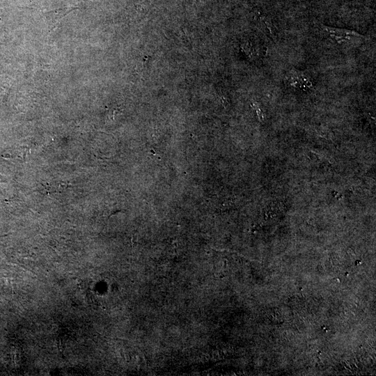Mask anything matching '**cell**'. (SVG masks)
<instances>
[{"label":"cell","mask_w":376,"mask_h":376,"mask_svg":"<svg viewBox=\"0 0 376 376\" xmlns=\"http://www.w3.org/2000/svg\"><path fill=\"white\" fill-rule=\"evenodd\" d=\"M289 84L294 88H299L303 90L313 88V83L311 77L306 74L297 70L292 71L288 77Z\"/></svg>","instance_id":"obj_2"},{"label":"cell","mask_w":376,"mask_h":376,"mask_svg":"<svg viewBox=\"0 0 376 376\" xmlns=\"http://www.w3.org/2000/svg\"><path fill=\"white\" fill-rule=\"evenodd\" d=\"M322 29L335 42L338 44L345 43L355 38H361L363 36L359 33L346 29L331 27L322 25Z\"/></svg>","instance_id":"obj_1"}]
</instances>
